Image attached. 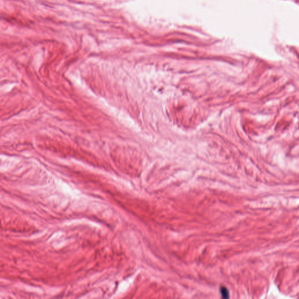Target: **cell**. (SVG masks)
<instances>
[{
    "label": "cell",
    "instance_id": "6da1fadb",
    "mask_svg": "<svg viewBox=\"0 0 299 299\" xmlns=\"http://www.w3.org/2000/svg\"><path fill=\"white\" fill-rule=\"evenodd\" d=\"M221 292H222V294H223V297H229V293H228V291L226 289H224V288H222V290H221Z\"/></svg>",
    "mask_w": 299,
    "mask_h": 299
}]
</instances>
